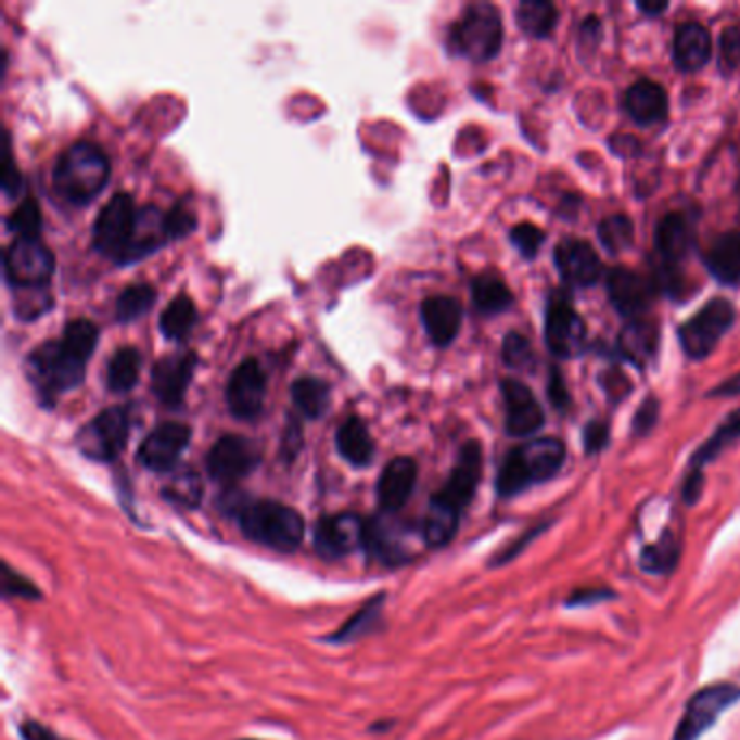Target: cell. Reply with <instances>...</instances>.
Listing matches in <instances>:
<instances>
[{
    "instance_id": "cell-1",
    "label": "cell",
    "mask_w": 740,
    "mask_h": 740,
    "mask_svg": "<svg viewBox=\"0 0 740 740\" xmlns=\"http://www.w3.org/2000/svg\"><path fill=\"white\" fill-rule=\"evenodd\" d=\"M224 510L230 512L252 543L276 551H295L304 540V516L273 499H247L241 495H226Z\"/></svg>"
},
{
    "instance_id": "cell-2",
    "label": "cell",
    "mask_w": 740,
    "mask_h": 740,
    "mask_svg": "<svg viewBox=\"0 0 740 740\" xmlns=\"http://www.w3.org/2000/svg\"><path fill=\"white\" fill-rule=\"evenodd\" d=\"M566 449L560 438L540 436L510 449L497 471L495 488L501 497H514L530 486L551 480L564 464Z\"/></svg>"
},
{
    "instance_id": "cell-3",
    "label": "cell",
    "mask_w": 740,
    "mask_h": 740,
    "mask_svg": "<svg viewBox=\"0 0 740 740\" xmlns=\"http://www.w3.org/2000/svg\"><path fill=\"white\" fill-rule=\"evenodd\" d=\"M111 165L106 154L89 141L69 145L54 163V191L69 204H89L109 182Z\"/></svg>"
},
{
    "instance_id": "cell-4",
    "label": "cell",
    "mask_w": 740,
    "mask_h": 740,
    "mask_svg": "<svg viewBox=\"0 0 740 740\" xmlns=\"http://www.w3.org/2000/svg\"><path fill=\"white\" fill-rule=\"evenodd\" d=\"M26 373L41 399H54L82 382L85 360L72 354L61 339L46 341L28 354Z\"/></svg>"
},
{
    "instance_id": "cell-5",
    "label": "cell",
    "mask_w": 740,
    "mask_h": 740,
    "mask_svg": "<svg viewBox=\"0 0 740 740\" xmlns=\"http://www.w3.org/2000/svg\"><path fill=\"white\" fill-rule=\"evenodd\" d=\"M503 39L501 17L493 4L480 2L464 9L462 17L449 30V46L454 52L471 61L493 59Z\"/></svg>"
},
{
    "instance_id": "cell-6",
    "label": "cell",
    "mask_w": 740,
    "mask_h": 740,
    "mask_svg": "<svg viewBox=\"0 0 740 740\" xmlns=\"http://www.w3.org/2000/svg\"><path fill=\"white\" fill-rule=\"evenodd\" d=\"M740 701V686L723 681L697 690L684 707L671 740H699L714 727L718 716Z\"/></svg>"
},
{
    "instance_id": "cell-7",
    "label": "cell",
    "mask_w": 740,
    "mask_h": 740,
    "mask_svg": "<svg viewBox=\"0 0 740 740\" xmlns=\"http://www.w3.org/2000/svg\"><path fill=\"white\" fill-rule=\"evenodd\" d=\"M2 271L15 289H46L54 271V256L39 239H15L2 254Z\"/></svg>"
},
{
    "instance_id": "cell-8",
    "label": "cell",
    "mask_w": 740,
    "mask_h": 740,
    "mask_svg": "<svg viewBox=\"0 0 740 740\" xmlns=\"http://www.w3.org/2000/svg\"><path fill=\"white\" fill-rule=\"evenodd\" d=\"M128 441V414L119 406L104 408L76 434V445L82 456L109 462L119 456Z\"/></svg>"
},
{
    "instance_id": "cell-9",
    "label": "cell",
    "mask_w": 740,
    "mask_h": 740,
    "mask_svg": "<svg viewBox=\"0 0 740 740\" xmlns=\"http://www.w3.org/2000/svg\"><path fill=\"white\" fill-rule=\"evenodd\" d=\"M137 215L132 197L128 193H115L93 221V247L117 260L132 239Z\"/></svg>"
},
{
    "instance_id": "cell-10",
    "label": "cell",
    "mask_w": 740,
    "mask_h": 740,
    "mask_svg": "<svg viewBox=\"0 0 740 740\" xmlns=\"http://www.w3.org/2000/svg\"><path fill=\"white\" fill-rule=\"evenodd\" d=\"M733 323V306L727 299H710L694 317L679 326V343L690 358L707 356Z\"/></svg>"
},
{
    "instance_id": "cell-11",
    "label": "cell",
    "mask_w": 740,
    "mask_h": 740,
    "mask_svg": "<svg viewBox=\"0 0 740 740\" xmlns=\"http://www.w3.org/2000/svg\"><path fill=\"white\" fill-rule=\"evenodd\" d=\"M367 519L356 512H339L321 516L315 525L312 545L326 560L345 558L358 549H365Z\"/></svg>"
},
{
    "instance_id": "cell-12",
    "label": "cell",
    "mask_w": 740,
    "mask_h": 740,
    "mask_svg": "<svg viewBox=\"0 0 740 740\" xmlns=\"http://www.w3.org/2000/svg\"><path fill=\"white\" fill-rule=\"evenodd\" d=\"M258 464H260L258 445L239 434H226L217 438V443L210 447L206 456L208 475L219 484H234L241 477L250 475Z\"/></svg>"
},
{
    "instance_id": "cell-13",
    "label": "cell",
    "mask_w": 740,
    "mask_h": 740,
    "mask_svg": "<svg viewBox=\"0 0 740 740\" xmlns=\"http://www.w3.org/2000/svg\"><path fill=\"white\" fill-rule=\"evenodd\" d=\"M480 477H482V447L477 441H469L460 447L458 460L449 477L432 495V501L460 514L471 503L475 488L480 484Z\"/></svg>"
},
{
    "instance_id": "cell-14",
    "label": "cell",
    "mask_w": 740,
    "mask_h": 740,
    "mask_svg": "<svg viewBox=\"0 0 740 740\" xmlns=\"http://www.w3.org/2000/svg\"><path fill=\"white\" fill-rule=\"evenodd\" d=\"M545 341L547 347L560 358L577 356L584 349L586 323L575 312L569 297L562 295L551 297L545 319Z\"/></svg>"
},
{
    "instance_id": "cell-15",
    "label": "cell",
    "mask_w": 740,
    "mask_h": 740,
    "mask_svg": "<svg viewBox=\"0 0 740 740\" xmlns=\"http://www.w3.org/2000/svg\"><path fill=\"white\" fill-rule=\"evenodd\" d=\"M265 371L256 358L241 360L228 378L226 404L237 419L252 421L260 414L265 401Z\"/></svg>"
},
{
    "instance_id": "cell-16",
    "label": "cell",
    "mask_w": 740,
    "mask_h": 740,
    "mask_svg": "<svg viewBox=\"0 0 740 740\" xmlns=\"http://www.w3.org/2000/svg\"><path fill=\"white\" fill-rule=\"evenodd\" d=\"M191 438V430L178 421H165L156 425L139 445L137 462L150 471L167 473L176 467L178 458L187 449Z\"/></svg>"
},
{
    "instance_id": "cell-17",
    "label": "cell",
    "mask_w": 740,
    "mask_h": 740,
    "mask_svg": "<svg viewBox=\"0 0 740 740\" xmlns=\"http://www.w3.org/2000/svg\"><path fill=\"white\" fill-rule=\"evenodd\" d=\"M501 395L506 404V432L510 436H530L543 428V408L523 382L501 380Z\"/></svg>"
},
{
    "instance_id": "cell-18",
    "label": "cell",
    "mask_w": 740,
    "mask_h": 740,
    "mask_svg": "<svg viewBox=\"0 0 740 740\" xmlns=\"http://www.w3.org/2000/svg\"><path fill=\"white\" fill-rule=\"evenodd\" d=\"M197 356L193 352L167 354L152 367V391L165 406H178L193 378Z\"/></svg>"
},
{
    "instance_id": "cell-19",
    "label": "cell",
    "mask_w": 740,
    "mask_h": 740,
    "mask_svg": "<svg viewBox=\"0 0 740 740\" xmlns=\"http://www.w3.org/2000/svg\"><path fill=\"white\" fill-rule=\"evenodd\" d=\"M408 536H410V530L404 527L401 523L373 516V519H367L365 549L371 553V558L384 564H404L414 553Z\"/></svg>"
},
{
    "instance_id": "cell-20",
    "label": "cell",
    "mask_w": 740,
    "mask_h": 740,
    "mask_svg": "<svg viewBox=\"0 0 740 740\" xmlns=\"http://www.w3.org/2000/svg\"><path fill=\"white\" fill-rule=\"evenodd\" d=\"M553 260L562 278L577 286H590L599 280L601 263L590 243L579 239L560 241L553 250Z\"/></svg>"
},
{
    "instance_id": "cell-21",
    "label": "cell",
    "mask_w": 740,
    "mask_h": 740,
    "mask_svg": "<svg viewBox=\"0 0 740 740\" xmlns=\"http://www.w3.org/2000/svg\"><path fill=\"white\" fill-rule=\"evenodd\" d=\"M417 482V464L408 456H397L393 458L380 473L375 495H378V506L386 512L393 514L406 506V501L412 495Z\"/></svg>"
},
{
    "instance_id": "cell-22",
    "label": "cell",
    "mask_w": 740,
    "mask_h": 740,
    "mask_svg": "<svg viewBox=\"0 0 740 740\" xmlns=\"http://www.w3.org/2000/svg\"><path fill=\"white\" fill-rule=\"evenodd\" d=\"M421 321L430 341L438 347L449 345L462 321V306L456 297L432 295L421 302Z\"/></svg>"
},
{
    "instance_id": "cell-23",
    "label": "cell",
    "mask_w": 740,
    "mask_h": 740,
    "mask_svg": "<svg viewBox=\"0 0 740 740\" xmlns=\"http://www.w3.org/2000/svg\"><path fill=\"white\" fill-rule=\"evenodd\" d=\"M608 295L618 312L636 317L640 315L651 297V286L645 278L634 273L631 269L616 267L608 273Z\"/></svg>"
},
{
    "instance_id": "cell-24",
    "label": "cell",
    "mask_w": 740,
    "mask_h": 740,
    "mask_svg": "<svg viewBox=\"0 0 740 740\" xmlns=\"http://www.w3.org/2000/svg\"><path fill=\"white\" fill-rule=\"evenodd\" d=\"M165 239H167L165 215L158 213L154 206H145L137 215V224H135V232H132L130 243L126 245V250L122 252V256L115 263L126 265V263L141 260L143 256L158 250Z\"/></svg>"
},
{
    "instance_id": "cell-25",
    "label": "cell",
    "mask_w": 740,
    "mask_h": 740,
    "mask_svg": "<svg viewBox=\"0 0 740 740\" xmlns=\"http://www.w3.org/2000/svg\"><path fill=\"white\" fill-rule=\"evenodd\" d=\"M712 54V37L707 28L697 22H686L675 30L673 41V59L675 65L684 72L701 69Z\"/></svg>"
},
{
    "instance_id": "cell-26",
    "label": "cell",
    "mask_w": 740,
    "mask_h": 740,
    "mask_svg": "<svg viewBox=\"0 0 740 740\" xmlns=\"http://www.w3.org/2000/svg\"><path fill=\"white\" fill-rule=\"evenodd\" d=\"M625 109L638 124L662 122L668 113V98L653 80H636L625 95Z\"/></svg>"
},
{
    "instance_id": "cell-27",
    "label": "cell",
    "mask_w": 740,
    "mask_h": 740,
    "mask_svg": "<svg viewBox=\"0 0 740 740\" xmlns=\"http://www.w3.org/2000/svg\"><path fill=\"white\" fill-rule=\"evenodd\" d=\"M690 243H692V234L684 215L668 213L660 219L655 228V245L666 265L679 263L688 254Z\"/></svg>"
},
{
    "instance_id": "cell-28",
    "label": "cell",
    "mask_w": 740,
    "mask_h": 740,
    "mask_svg": "<svg viewBox=\"0 0 740 740\" xmlns=\"http://www.w3.org/2000/svg\"><path fill=\"white\" fill-rule=\"evenodd\" d=\"M658 341H660V332L655 323L647 319H634L623 328L618 336V349L625 358L642 367L655 356Z\"/></svg>"
},
{
    "instance_id": "cell-29",
    "label": "cell",
    "mask_w": 740,
    "mask_h": 740,
    "mask_svg": "<svg viewBox=\"0 0 740 740\" xmlns=\"http://www.w3.org/2000/svg\"><path fill=\"white\" fill-rule=\"evenodd\" d=\"M384 592L373 595L365 605H360L339 629H334L326 640L332 645H347L354 642L371 631H375L382 623V610H384Z\"/></svg>"
},
{
    "instance_id": "cell-30",
    "label": "cell",
    "mask_w": 740,
    "mask_h": 740,
    "mask_svg": "<svg viewBox=\"0 0 740 740\" xmlns=\"http://www.w3.org/2000/svg\"><path fill=\"white\" fill-rule=\"evenodd\" d=\"M336 449L354 467H367L373 460V438L358 417H347L339 425Z\"/></svg>"
},
{
    "instance_id": "cell-31",
    "label": "cell",
    "mask_w": 740,
    "mask_h": 740,
    "mask_svg": "<svg viewBox=\"0 0 740 740\" xmlns=\"http://www.w3.org/2000/svg\"><path fill=\"white\" fill-rule=\"evenodd\" d=\"M705 265L710 273L725 282L733 284L740 280V237L733 232L720 234L705 254Z\"/></svg>"
},
{
    "instance_id": "cell-32",
    "label": "cell",
    "mask_w": 740,
    "mask_h": 740,
    "mask_svg": "<svg viewBox=\"0 0 740 740\" xmlns=\"http://www.w3.org/2000/svg\"><path fill=\"white\" fill-rule=\"evenodd\" d=\"M291 399L304 417L319 419L330 406V386L321 378L304 375L291 384Z\"/></svg>"
},
{
    "instance_id": "cell-33",
    "label": "cell",
    "mask_w": 740,
    "mask_h": 740,
    "mask_svg": "<svg viewBox=\"0 0 740 740\" xmlns=\"http://www.w3.org/2000/svg\"><path fill=\"white\" fill-rule=\"evenodd\" d=\"M738 438H740V408L729 412V417L716 428V432L694 451L688 473H701L703 475V467L707 462H712L727 445H731Z\"/></svg>"
},
{
    "instance_id": "cell-34",
    "label": "cell",
    "mask_w": 740,
    "mask_h": 740,
    "mask_svg": "<svg viewBox=\"0 0 740 740\" xmlns=\"http://www.w3.org/2000/svg\"><path fill=\"white\" fill-rule=\"evenodd\" d=\"M471 297L480 312L497 315L512 304V293L499 276L482 273L471 282Z\"/></svg>"
},
{
    "instance_id": "cell-35",
    "label": "cell",
    "mask_w": 740,
    "mask_h": 740,
    "mask_svg": "<svg viewBox=\"0 0 740 740\" xmlns=\"http://www.w3.org/2000/svg\"><path fill=\"white\" fill-rule=\"evenodd\" d=\"M460 523V514L432 501L428 506V512L421 521V538L428 547H445L458 530Z\"/></svg>"
},
{
    "instance_id": "cell-36",
    "label": "cell",
    "mask_w": 740,
    "mask_h": 740,
    "mask_svg": "<svg viewBox=\"0 0 740 740\" xmlns=\"http://www.w3.org/2000/svg\"><path fill=\"white\" fill-rule=\"evenodd\" d=\"M679 560V540L673 532H664L658 540L642 547L638 566L649 575H668Z\"/></svg>"
},
{
    "instance_id": "cell-37",
    "label": "cell",
    "mask_w": 740,
    "mask_h": 740,
    "mask_svg": "<svg viewBox=\"0 0 740 740\" xmlns=\"http://www.w3.org/2000/svg\"><path fill=\"white\" fill-rule=\"evenodd\" d=\"M141 356L135 347H119L106 365V386L113 393H126L137 384Z\"/></svg>"
},
{
    "instance_id": "cell-38",
    "label": "cell",
    "mask_w": 740,
    "mask_h": 740,
    "mask_svg": "<svg viewBox=\"0 0 740 740\" xmlns=\"http://www.w3.org/2000/svg\"><path fill=\"white\" fill-rule=\"evenodd\" d=\"M195 319H197V312H195L193 299L187 295H178L163 308L158 328L165 339L180 341L191 332V328L195 326Z\"/></svg>"
},
{
    "instance_id": "cell-39",
    "label": "cell",
    "mask_w": 740,
    "mask_h": 740,
    "mask_svg": "<svg viewBox=\"0 0 740 740\" xmlns=\"http://www.w3.org/2000/svg\"><path fill=\"white\" fill-rule=\"evenodd\" d=\"M558 13L551 2L523 0L516 7V24L530 37H547L556 26Z\"/></svg>"
},
{
    "instance_id": "cell-40",
    "label": "cell",
    "mask_w": 740,
    "mask_h": 740,
    "mask_svg": "<svg viewBox=\"0 0 740 740\" xmlns=\"http://www.w3.org/2000/svg\"><path fill=\"white\" fill-rule=\"evenodd\" d=\"M202 480L193 469H182L169 477L163 486V497L182 508H197L202 501Z\"/></svg>"
},
{
    "instance_id": "cell-41",
    "label": "cell",
    "mask_w": 740,
    "mask_h": 740,
    "mask_svg": "<svg viewBox=\"0 0 740 740\" xmlns=\"http://www.w3.org/2000/svg\"><path fill=\"white\" fill-rule=\"evenodd\" d=\"M154 289L150 284H130L126 286L115 302V312L119 321H132L145 315L154 304Z\"/></svg>"
},
{
    "instance_id": "cell-42",
    "label": "cell",
    "mask_w": 740,
    "mask_h": 740,
    "mask_svg": "<svg viewBox=\"0 0 740 740\" xmlns=\"http://www.w3.org/2000/svg\"><path fill=\"white\" fill-rule=\"evenodd\" d=\"M599 241L610 254H621L634 243V226L625 215H610L597 228Z\"/></svg>"
},
{
    "instance_id": "cell-43",
    "label": "cell",
    "mask_w": 740,
    "mask_h": 740,
    "mask_svg": "<svg viewBox=\"0 0 740 740\" xmlns=\"http://www.w3.org/2000/svg\"><path fill=\"white\" fill-rule=\"evenodd\" d=\"M61 343L76 354L80 360L87 362V358L93 354V347L98 343V328L89 319H74L65 326Z\"/></svg>"
},
{
    "instance_id": "cell-44",
    "label": "cell",
    "mask_w": 740,
    "mask_h": 740,
    "mask_svg": "<svg viewBox=\"0 0 740 740\" xmlns=\"http://www.w3.org/2000/svg\"><path fill=\"white\" fill-rule=\"evenodd\" d=\"M7 228L17 234V239H37L41 230V210L35 197H26L7 217Z\"/></svg>"
},
{
    "instance_id": "cell-45",
    "label": "cell",
    "mask_w": 740,
    "mask_h": 740,
    "mask_svg": "<svg viewBox=\"0 0 740 740\" xmlns=\"http://www.w3.org/2000/svg\"><path fill=\"white\" fill-rule=\"evenodd\" d=\"M15 315L22 319H33L50 308V297L46 289H15Z\"/></svg>"
},
{
    "instance_id": "cell-46",
    "label": "cell",
    "mask_w": 740,
    "mask_h": 740,
    "mask_svg": "<svg viewBox=\"0 0 740 740\" xmlns=\"http://www.w3.org/2000/svg\"><path fill=\"white\" fill-rule=\"evenodd\" d=\"M195 228V210L180 200L176 206H171L169 213H165V230L167 239H182Z\"/></svg>"
},
{
    "instance_id": "cell-47",
    "label": "cell",
    "mask_w": 740,
    "mask_h": 740,
    "mask_svg": "<svg viewBox=\"0 0 740 740\" xmlns=\"http://www.w3.org/2000/svg\"><path fill=\"white\" fill-rule=\"evenodd\" d=\"M501 356L506 360L508 367H514V369H523L532 362V347H530V341L519 334V332H510L506 334L503 339V345H501Z\"/></svg>"
},
{
    "instance_id": "cell-48",
    "label": "cell",
    "mask_w": 740,
    "mask_h": 740,
    "mask_svg": "<svg viewBox=\"0 0 740 740\" xmlns=\"http://www.w3.org/2000/svg\"><path fill=\"white\" fill-rule=\"evenodd\" d=\"M2 595H4L7 599H11V597L39 599V597H41L39 588H37L30 579H26V577L20 575L17 571H13L9 562L2 564Z\"/></svg>"
},
{
    "instance_id": "cell-49",
    "label": "cell",
    "mask_w": 740,
    "mask_h": 740,
    "mask_svg": "<svg viewBox=\"0 0 740 740\" xmlns=\"http://www.w3.org/2000/svg\"><path fill=\"white\" fill-rule=\"evenodd\" d=\"M510 241L525 258H534L545 241V232L534 224H519L510 230Z\"/></svg>"
},
{
    "instance_id": "cell-50",
    "label": "cell",
    "mask_w": 740,
    "mask_h": 740,
    "mask_svg": "<svg viewBox=\"0 0 740 740\" xmlns=\"http://www.w3.org/2000/svg\"><path fill=\"white\" fill-rule=\"evenodd\" d=\"M614 595L616 592L608 586H582V588H575L566 595L564 605L566 608H588V605L610 601V599H614Z\"/></svg>"
},
{
    "instance_id": "cell-51",
    "label": "cell",
    "mask_w": 740,
    "mask_h": 740,
    "mask_svg": "<svg viewBox=\"0 0 740 740\" xmlns=\"http://www.w3.org/2000/svg\"><path fill=\"white\" fill-rule=\"evenodd\" d=\"M738 63H740V28L729 26L720 35V67L729 72Z\"/></svg>"
},
{
    "instance_id": "cell-52",
    "label": "cell",
    "mask_w": 740,
    "mask_h": 740,
    "mask_svg": "<svg viewBox=\"0 0 740 740\" xmlns=\"http://www.w3.org/2000/svg\"><path fill=\"white\" fill-rule=\"evenodd\" d=\"M0 184L7 197H17L24 191V178L20 174V169L15 167L11 152H9V141H7V152H4V165H2V176H0Z\"/></svg>"
},
{
    "instance_id": "cell-53",
    "label": "cell",
    "mask_w": 740,
    "mask_h": 740,
    "mask_svg": "<svg viewBox=\"0 0 740 740\" xmlns=\"http://www.w3.org/2000/svg\"><path fill=\"white\" fill-rule=\"evenodd\" d=\"M658 399L653 397V395H647L645 397V401L638 406V410H636V417H634V423H631V428H634V432L638 434V436H645L653 425H655V421H658Z\"/></svg>"
},
{
    "instance_id": "cell-54",
    "label": "cell",
    "mask_w": 740,
    "mask_h": 740,
    "mask_svg": "<svg viewBox=\"0 0 740 740\" xmlns=\"http://www.w3.org/2000/svg\"><path fill=\"white\" fill-rule=\"evenodd\" d=\"M299 449H302V428L295 419H289L284 434H282V443H280V456L284 462H293Z\"/></svg>"
},
{
    "instance_id": "cell-55",
    "label": "cell",
    "mask_w": 740,
    "mask_h": 740,
    "mask_svg": "<svg viewBox=\"0 0 740 740\" xmlns=\"http://www.w3.org/2000/svg\"><path fill=\"white\" fill-rule=\"evenodd\" d=\"M608 434H610L608 423H603V421H599V419L586 423L584 434H582L586 454H597V451H601V449L605 447V443H608Z\"/></svg>"
},
{
    "instance_id": "cell-56",
    "label": "cell",
    "mask_w": 740,
    "mask_h": 740,
    "mask_svg": "<svg viewBox=\"0 0 740 740\" xmlns=\"http://www.w3.org/2000/svg\"><path fill=\"white\" fill-rule=\"evenodd\" d=\"M601 384H603L605 393L612 397V401H621L629 393V388H631L627 375L623 371H618V369H610L608 373H603L601 375Z\"/></svg>"
},
{
    "instance_id": "cell-57",
    "label": "cell",
    "mask_w": 740,
    "mask_h": 740,
    "mask_svg": "<svg viewBox=\"0 0 740 740\" xmlns=\"http://www.w3.org/2000/svg\"><path fill=\"white\" fill-rule=\"evenodd\" d=\"M20 736L22 740H67L39 720H24L20 725Z\"/></svg>"
},
{
    "instance_id": "cell-58",
    "label": "cell",
    "mask_w": 740,
    "mask_h": 740,
    "mask_svg": "<svg viewBox=\"0 0 740 740\" xmlns=\"http://www.w3.org/2000/svg\"><path fill=\"white\" fill-rule=\"evenodd\" d=\"M543 530H545V523H543V525H536V527H532V530H530V532H525L521 538H516V540H514V543H510L506 549H501V553L493 558V562H497V564H503V562H508V560H510V558H514V556H516V553H519V551H521V549H523L527 543H532V540H534V538H536V536H538Z\"/></svg>"
},
{
    "instance_id": "cell-59",
    "label": "cell",
    "mask_w": 740,
    "mask_h": 740,
    "mask_svg": "<svg viewBox=\"0 0 740 740\" xmlns=\"http://www.w3.org/2000/svg\"><path fill=\"white\" fill-rule=\"evenodd\" d=\"M547 393H549L551 404H553L558 410H564V408L569 406L566 384H564V380H562V375H560L558 369H551V378H549V388H547Z\"/></svg>"
},
{
    "instance_id": "cell-60",
    "label": "cell",
    "mask_w": 740,
    "mask_h": 740,
    "mask_svg": "<svg viewBox=\"0 0 740 740\" xmlns=\"http://www.w3.org/2000/svg\"><path fill=\"white\" fill-rule=\"evenodd\" d=\"M666 7H668V4H666L664 0H662V2H645V0L638 2V9H640L642 13H647V15H658V13H662Z\"/></svg>"
},
{
    "instance_id": "cell-61",
    "label": "cell",
    "mask_w": 740,
    "mask_h": 740,
    "mask_svg": "<svg viewBox=\"0 0 740 740\" xmlns=\"http://www.w3.org/2000/svg\"><path fill=\"white\" fill-rule=\"evenodd\" d=\"M714 393H720V395H731V393H740V373L729 378L723 386H718Z\"/></svg>"
}]
</instances>
